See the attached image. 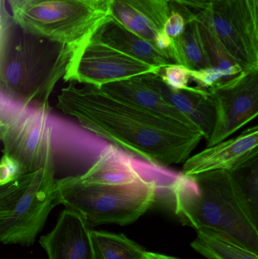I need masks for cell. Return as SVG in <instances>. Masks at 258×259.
Masks as SVG:
<instances>
[{
	"mask_svg": "<svg viewBox=\"0 0 258 259\" xmlns=\"http://www.w3.org/2000/svg\"><path fill=\"white\" fill-rule=\"evenodd\" d=\"M56 108L82 128L136 158L166 166L189 158L203 137L186 124L115 98L92 85L62 88Z\"/></svg>",
	"mask_w": 258,
	"mask_h": 259,
	"instance_id": "obj_1",
	"label": "cell"
},
{
	"mask_svg": "<svg viewBox=\"0 0 258 259\" xmlns=\"http://www.w3.org/2000/svg\"><path fill=\"white\" fill-rule=\"evenodd\" d=\"M78 47L36 36L12 19L0 30V99L21 108H48Z\"/></svg>",
	"mask_w": 258,
	"mask_h": 259,
	"instance_id": "obj_2",
	"label": "cell"
},
{
	"mask_svg": "<svg viewBox=\"0 0 258 259\" xmlns=\"http://www.w3.org/2000/svg\"><path fill=\"white\" fill-rule=\"evenodd\" d=\"M174 195L173 208L183 225L221 233L258 254V221L233 172L183 174Z\"/></svg>",
	"mask_w": 258,
	"mask_h": 259,
	"instance_id": "obj_3",
	"label": "cell"
},
{
	"mask_svg": "<svg viewBox=\"0 0 258 259\" xmlns=\"http://www.w3.org/2000/svg\"><path fill=\"white\" fill-rule=\"evenodd\" d=\"M57 202L89 225H127L154 205L156 193L151 184L140 179L123 185H100L86 184L72 175L57 179Z\"/></svg>",
	"mask_w": 258,
	"mask_h": 259,
	"instance_id": "obj_4",
	"label": "cell"
},
{
	"mask_svg": "<svg viewBox=\"0 0 258 259\" xmlns=\"http://www.w3.org/2000/svg\"><path fill=\"white\" fill-rule=\"evenodd\" d=\"M13 21L29 33L79 47L108 15V0H8Z\"/></svg>",
	"mask_w": 258,
	"mask_h": 259,
	"instance_id": "obj_5",
	"label": "cell"
},
{
	"mask_svg": "<svg viewBox=\"0 0 258 259\" xmlns=\"http://www.w3.org/2000/svg\"><path fill=\"white\" fill-rule=\"evenodd\" d=\"M51 108L17 107L8 112L0 141L3 154L13 158L21 174L56 166Z\"/></svg>",
	"mask_w": 258,
	"mask_h": 259,
	"instance_id": "obj_6",
	"label": "cell"
},
{
	"mask_svg": "<svg viewBox=\"0 0 258 259\" xmlns=\"http://www.w3.org/2000/svg\"><path fill=\"white\" fill-rule=\"evenodd\" d=\"M243 71L258 68V22L246 0H221L194 13Z\"/></svg>",
	"mask_w": 258,
	"mask_h": 259,
	"instance_id": "obj_7",
	"label": "cell"
},
{
	"mask_svg": "<svg viewBox=\"0 0 258 259\" xmlns=\"http://www.w3.org/2000/svg\"><path fill=\"white\" fill-rule=\"evenodd\" d=\"M57 205L56 166H50L38 173L12 212L0 221V242L27 246L33 244L48 214Z\"/></svg>",
	"mask_w": 258,
	"mask_h": 259,
	"instance_id": "obj_8",
	"label": "cell"
},
{
	"mask_svg": "<svg viewBox=\"0 0 258 259\" xmlns=\"http://www.w3.org/2000/svg\"><path fill=\"white\" fill-rule=\"evenodd\" d=\"M160 70L89 36L74 51L64 80L100 88Z\"/></svg>",
	"mask_w": 258,
	"mask_h": 259,
	"instance_id": "obj_9",
	"label": "cell"
},
{
	"mask_svg": "<svg viewBox=\"0 0 258 259\" xmlns=\"http://www.w3.org/2000/svg\"><path fill=\"white\" fill-rule=\"evenodd\" d=\"M215 102V124L208 147L227 140L258 115V68L208 89Z\"/></svg>",
	"mask_w": 258,
	"mask_h": 259,
	"instance_id": "obj_10",
	"label": "cell"
},
{
	"mask_svg": "<svg viewBox=\"0 0 258 259\" xmlns=\"http://www.w3.org/2000/svg\"><path fill=\"white\" fill-rule=\"evenodd\" d=\"M258 157V127L208 147L185 161L183 174L194 176L214 170L234 171Z\"/></svg>",
	"mask_w": 258,
	"mask_h": 259,
	"instance_id": "obj_11",
	"label": "cell"
},
{
	"mask_svg": "<svg viewBox=\"0 0 258 259\" xmlns=\"http://www.w3.org/2000/svg\"><path fill=\"white\" fill-rule=\"evenodd\" d=\"M137 79L181 112L196 126L203 137L209 140L216 117L215 102L209 90L198 86L179 91L171 89L164 83L159 73L138 76Z\"/></svg>",
	"mask_w": 258,
	"mask_h": 259,
	"instance_id": "obj_12",
	"label": "cell"
},
{
	"mask_svg": "<svg viewBox=\"0 0 258 259\" xmlns=\"http://www.w3.org/2000/svg\"><path fill=\"white\" fill-rule=\"evenodd\" d=\"M48 259H96L89 225L75 211L65 208L55 228L39 239Z\"/></svg>",
	"mask_w": 258,
	"mask_h": 259,
	"instance_id": "obj_13",
	"label": "cell"
},
{
	"mask_svg": "<svg viewBox=\"0 0 258 259\" xmlns=\"http://www.w3.org/2000/svg\"><path fill=\"white\" fill-rule=\"evenodd\" d=\"M170 0H108V15L153 44L171 12Z\"/></svg>",
	"mask_w": 258,
	"mask_h": 259,
	"instance_id": "obj_14",
	"label": "cell"
},
{
	"mask_svg": "<svg viewBox=\"0 0 258 259\" xmlns=\"http://www.w3.org/2000/svg\"><path fill=\"white\" fill-rule=\"evenodd\" d=\"M90 39L101 42L130 57L162 68L174 63L151 42L130 31L111 17H107L91 34Z\"/></svg>",
	"mask_w": 258,
	"mask_h": 259,
	"instance_id": "obj_15",
	"label": "cell"
},
{
	"mask_svg": "<svg viewBox=\"0 0 258 259\" xmlns=\"http://www.w3.org/2000/svg\"><path fill=\"white\" fill-rule=\"evenodd\" d=\"M99 88L115 98L199 131L192 121L165 102L157 93L141 83L137 77L108 83Z\"/></svg>",
	"mask_w": 258,
	"mask_h": 259,
	"instance_id": "obj_16",
	"label": "cell"
},
{
	"mask_svg": "<svg viewBox=\"0 0 258 259\" xmlns=\"http://www.w3.org/2000/svg\"><path fill=\"white\" fill-rule=\"evenodd\" d=\"M130 155L109 143L95 162L84 172L77 175L86 184L123 185L139 180L130 163Z\"/></svg>",
	"mask_w": 258,
	"mask_h": 259,
	"instance_id": "obj_17",
	"label": "cell"
},
{
	"mask_svg": "<svg viewBox=\"0 0 258 259\" xmlns=\"http://www.w3.org/2000/svg\"><path fill=\"white\" fill-rule=\"evenodd\" d=\"M192 249L207 259H258V254L217 231L197 230Z\"/></svg>",
	"mask_w": 258,
	"mask_h": 259,
	"instance_id": "obj_18",
	"label": "cell"
},
{
	"mask_svg": "<svg viewBox=\"0 0 258 259\" xmlns=\"http://www.w3.org/2000/svg\"><path fill=\"white\" fill-rule=\"evenodd\" d=\"M171 56L175 64L189 70L195 71L210 67L193 12L189 15L183 33L173 39Z\"/></svg>",
	"mask_w": 258,
	"mask_h": 259,
	"instance_id": "obj_19",
	"label": "cell"
},
{
	"mask_svg": "<svg viewBox=\"0 0 258 259\" xmlns=\"http://www.w3.org/2000/svg\"><path fill=\"white\" fill-rule=\"evenodd\" d=\"M130 163L138 178L154 187L156 200H164L174 206V190L183 173L169 170L165 166L153 164L130 155Z\"/></svg>",
	"mask_w": 258,
	"mask_h": 259,
	"instance_id": "obj_20",
	"label": "cell"
},
{
	"mask_svg": "<svg viewBox=\"0 0 258 259\" xmlns=\"http://www.w3.org/2000/svg\"><path fill=\"white\" fill-rule=\"evenodd\" d=\"M91 238L96 259H143L146 252L122 234L91 230Z\"/></svg>",
	"mask_w": 258,
	"mask_h": 259,
	"instance_id": "obj_21",
	"label": "cell"
},
{
	"mask_svg": "<svg viewBox=\"0 0 258 259\" xmlns=\"http://www.w3.org/2000/svg\"><path fill=\"white\" fill-rule=\"evenodd\" d=\"M195 20L198 23L200 37L209 65L210 67L217 68L223 73L224 77L223 82L230 80L240 74L242 71H245L239 63L229 54L228 52L223 47L210 29L204 23L198 21L196 18Z\"/></svg>",
	"mask_w": 258,
	"mask_h": 259,
	"instance_id": "obj_22",
	"label": "cell"
},
{
	"mask_svg": "<svg viewBox=\"0 0 258 259\" xmlns=\"http://www.w3.org/2000/svg\"><path fill=\"white\" fill-rule=\"evenodd\" d=\"M233 172L253 215L258 221V157Z\"/></svg>",
	"mask_w": 258,
	"mask_h": 259,
	"instance_id": "obj_23",
	"label": "cell"
},
{
	"mask_svg": "<svg viewBox=\"0 0 258 259\" xmlns=\"http://www.w3.org/2000/svg\"><path fill=\"white\" fill-rule=\"evenodd\" d=\"M39 171L21 175L9 184L0 185V221L12 212L18 199L34 181Z\"/></svg>",
	"mask_w": 258,
	"mask_h": 259,
	"instance_id": "obj_24",
	"label": "cell"
},
{
	"mask_svg": "<svg viewBox=\"0 0 258 259\" xmlns=\"http://www.w3.org/2000/svg\"><path fill=\"white\" fill-rule=\"evenodd\" d=\"M171 12L164 25L163 30L171 39L180 36L186 28L191 11L187 7L171 2Z\"/></svg>",
	"mask_w": 258,
	"mask_h": 259,
	"instance_id": "obj_25",
	"label": "cell"
},
{
	"mask_svg": "<svg viewBox=\"0 0 258 259\" xmlns=\"http://www.w3.org/2000/svg\"><path fill=\"white\" fill-rule=\"evenodd\" d=\"M161 79L166 86L171 89H186L190 81L189 69L178 64H171L161 68L159 71Z\"/></svg>",
	"mask_w": 258,
	"mask_h": 259,
	"instance_id": "obj_26",
	"label": "cell"
},
{
	"mask_svg": "<svg viewBox=\"0 0 258 259\" xmlns=\"http://www.w3.org/2000/svg\"><path fill=\"white\" fill-rule=\"evenodd\" d=\"M191 80L197 83V86L204 89H209L224 81V74L219 70L212 67L201 70H189Z\"/></svg>",
	"mask_w": 258,
	"mask_h": 259,
	"instance_id": "obj_27",
	"label": "cell"
},
{
	"mask_svg": "<svg viewBox=\"0 0 258 259\" xmlns=\"http://www.w3.org/2000/svg\"><path fill=\"white\" fill-rule=\"evenodd\" d=\"M21 175L22 174L16 161L3 154L0 158V185L9 184Z\"/></svg>",
	"mask_w": 258,
	"mask_h": 259,
	"instance_id": "obj_28",
	"label": "cell"
},
{
	"mask_svg": "<svg viewBox=\"0 0 258 259\" xmlns=\"http://www.w3.org/2000/svg\"><path fill=\"white\" fill-rule=\"evenodd\" d=\"M173 3L181 5L185 7H190L195 10H204L221 0H170Z\"/></svg>",
	"mask_w": 258,
	"mask_h": 259,
	"instance_id": "obj_29",
	"label": "cell"
},
{
	"mask_svg": "<svg viewBox=\"0 0 258 259\" xmlns=\"http://www.w3.org/2000/svg\"><path fill=\"white\" fill-rule=\"evenodd\" d=\"M11 17L6 9V0H0V30Z\"/></svg>",
	"mask_w": 258,
	"mask_h": 259,
	"instance_id": "obj_30",
	"label": "cell"
},
{
	"mask_svg": "<svg viewBox=\"0 0 258 259\" xmlns=\"http://www.w3.org/2000/svg\"><path fill=\"white\" fill-rule=\"evenodd\" d=\"M143 259H181L165 254L158 253V252H145Z\"/></svg>",
	"mask_w": 258,
	"mask_h": 259,
	"instance_id": "obj_31",
	"label": "cell"
},
{
	"mask_svg": "<svg viewBox=\"0 0 258 259\" xmlns=\"http://www.w3.org/2000/svg\"><path fill=\"white\" fill-rule=\"evenodd\" d=\"M246 2L253 18L258 22V0H246Z\"/></svg>",
	"mask_w": 258,
	"mask_h": 259,
	"instance_id": "obj_32",
	"label": "cell"
},
{
	"mask_svg": "<svg viewBox=\"0 0 258 259\" xmlns=\"http://www.w3.org/2000/svg\"><path fill=\"white\" fill-rule=\"evenodd\" d=\"M0 102H1V100H0ZM7 115L8 112H5L1 105H0V139H1L2 134H3V129H4L5 123H6Z\"/></svg>",
	"mask_w": 258,
	"mask_h": 259,
	"instance_id": "obj_33",
	"label": "cell"
}]
</instances>
